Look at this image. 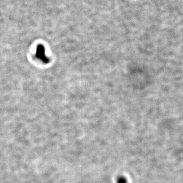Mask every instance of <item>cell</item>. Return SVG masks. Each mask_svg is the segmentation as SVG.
Wrapping results in <instances>:
<instances>
[{"instance_id": "cell-2", "label": "cell", "mask_w": 183, "mask_h": 183, "mask_svg": "<svg viewBox=\"0 0 183 183\" xmlns=\"http://www.w3.org/2000/svg\"><path fill=\"white\" fill-rule=\"evenodd\" d=\"M117 183H127V181L125 177L121 176L117 178Z\"/></svg>"}, {"instance_id": "cell-1", "label": "cell", "mask_w": 183, "mask_h": 183, "mask_svg": "<svg viewBox=\"0 0 183 183\" xmlns=\"http://www.w3.org/2000/svg\"><path fill=\"white\" fill-rule=\"evenodd\" d=\"M45 53V49L44 46L41 44L38 45L37 46L36 49V57L38 59L41 60L44 63L46 64L49 62V60L46 56Z\"/></svg>"}]
</instances>
